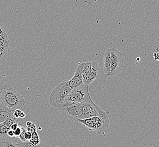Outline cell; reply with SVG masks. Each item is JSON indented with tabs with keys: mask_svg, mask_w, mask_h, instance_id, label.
I'll use <instances>...</instances> for the list:
<instances>
[{
	"mask_svg": "<svg viewBox=\"0 0 159 147\" xmlns=\"http://www.w3.org/2000/svg\"><path fill=\"white\" fill-rule=\"evenodd\" d=\"M89 86L87 84H83L71 90L64 100L61 108L86 102H93L89 94Z\"/></svg>",
	"mask_w": 159,
	"mask_h": 147,
	"instance_id": "1",
	"label": "cell"
},
{
	"mask_svg": "<svg viewBox=\"0 0 159 147\" xmlns=\"http://www.w3.org/2000/svg\"><path fill=\"white\" fill-rule=\"evenodd\" d=\"M1 100L2 102H3L10 109H22L23 110H29L26 106V101L22 95L11 86L3 90Z\"/></svg>",
	"mask_w": 159,
	"mask_h": 147,
	"instance_id": "2",
	"label": "cell"
},
{
	"mask_svg": "<svg viewBox=\"0 0 159 147\" xmlns=\"http://www.w3.org/2000/svg\"><path fill=\"white\" fill-rule=\"evenodd\" d=\"M72 90L69 86L67 81L60 83L51 92L49 104L54 108L60 109L64 100Z\"/></svg>",
	"mask_w": 159,
	"mask_h": 147,
	"instance_id": "3",
	"label": "cell"
},
{
	"mask_svg": "<svg viewBox=\"0 0 159 147\" xmlns=\"http://www.w3.org/2000/svg\"><path fill=\"white\" fill-rule=\"evenodd\" d=\"M94 124V131L99 134L105 135L111 131L109 112L102 110L99 116L91 118Z\"/></svg>",
	"mask_w": 159,
	"mask_h": 147,
	"instance_id": "4",
	"label": "cell"
},
{
	"mask_svg": "<svg viewBox=\"0 0 159 147\" xmlns=\"http://www.w3.org/2000/svg\"><path fill=\"white\" fill-rule=\"evenodd\" d=\"M111 66L108 77H113L119 73L124 66V56L121 51H118L115 47L111 48Z\"/></svg>",
	"mask_w": 159,
	"mask_h": 147,
	"instance_id": "5",
	"label": "cell"
},
{
	"mask_svg": "<svg viewBox=\"0 0 159 147\" xmlns=\"http://www.w3.org/2000/svg\"><path fill=\"white\" fill-rule=\"evenodd\" d=\"M61 113L66 119H71L76 121L82 114L80 104L64 106L60 108Z\"/></svg>",
	"mask_w": 159,
	"mask_h": 147,
	"instance_id": "6",
	"label": "cell"
},
{
	"mask_svg": "<svg viewBox=\"0 0 159 147\" xmlns=\"http://www.w3.org/2000/svg\"><path fill=\"white\" fill-rule=\"evenodd\" d=\"M84 64L85 62L79 63L76 67V70L75 71L73 77L70 80L67 81L68 84L71 89H74L84 84L82 76V73L84 66Z\"/></svg>",
	"mask_w": 159,
	"mask_h": 147,
	"instance_id": "7",
	"label": "cell"
},
{
	"mask_svg": "<svg viewBox=\"0 0 159 147\" xmlns=\"http://www.w3.org/2000/svg\"><path fill=\"white\" fill-rule=\"evenodd\" d=\"M100 69L99 65L96 61H91V66L90 67L89 74L88 79L86 82V84L89 86L91 83H92L94 80L98 79L100 76Z\"/></svg>",
	"mask_w": 159,
	"mask_h": 147,
	"instance_id": "8",
	"label": "cell"
},
{
	"mask_svg": "<svg viewBox=\"0 0 159 147\" xmlns=\"http://www.w3.org/2000/svg\"><path fill=\"white\" fill-rule=\"evenodd\" d=\"M111 48H109L106 50L103 58V68L106 77H108L111 70Z\"/></svg>",
	"mask_w": 159,
	"mask_h": 147,
	"instance_id": "9",
	"label": "cell"
},
{
	"mask_svg": "<svg viewBox=\"0 0 159 147\" xmlns=\"http://www.w3.org/2000/svg\"><path fill=\"white\" fill-rule=\"evenodd\" d=\"M9 40L4 45L0 47V65L4 64L9 52Z\"/></svg>",
	"mask_w": 159,
	"mask_h": 147,
	"instance_id": "10",
	"label": "cell"
},
{
	"mask_svg": "<svg viewBox=\"0 0 159 147\" xmlns=\"http://www.w3.org/2000/svg\"><path fill=\"white\" fill-rule=\"evenodd\" d=\"M80 105H81V110H82L81 115L86 114L87 112L91 111L92 109H96L99 106L93 101L92 102H86V103L80 104Z\"/></svg>",
	"mask_w": 159,
	"mask_h": 147,
	"instance_id": "11",
	"label": "cell"
},
{
	"mask_svg": "<svg viewBox=\"0 0 159 147\" xmlns=\"http://www.w3.org/2000/svg\"><path fill=\"white\" fill-rule=\"evenodd\" d=\"M76 121L89 128V131H94L95 126L91 118L77 119Z\"/></svg>",
	"mask_w": 159,
	"mask_h": 147,
	"instance_id": "12",
	"label": "cell"
},
{
	"mask_svg": "<svg viewBox=\"0 0 159 147\" xmlns=\"http://www.w3.org/2000/svg\"><path fill=\"white\" fill-rule=\"evenodd\" d=\"M30 143H31L32 144L35 145H39L40 143V139L39 138L38 132L36 131L33 132L32 133V138L29 140Z\"/></svg>",
	"mask_w": 159,
	"mask_h": 147,
	"instance_id": "13",
	"label": "cell"
},
{
	"mask_svg": "<svg viewBox=\"0 0 159 147\" xmlns=\"http://www.w3.org/2000/svg\"><path fill=\"white\" fill-rule=\"evenodd\" d=\"M16 145H18V147H42L40 145H35L30 143L29 140L22 141L20 139Z\"/></svg>",
	"mask_w": 159,
	"mask_h": 147,
	"instance_id": "14",
	"label": "cell"
},
{
	"mask_svg": "<svg viewBox=\"0 0 159 147\" xmlns=\"http://www.w3.org/2000/svg\"><path fill=\"white\" fill-rule=\"evenodd\" d=\"M9 130L5 126L3 123H0V138L2 139L7 138V132Z\"/></svg>",
	"mask_w": 159,
	"mask_h": 147,
	"instance_id": "15",
	"label": "cell"
},
{
	"mask_svg": "<svg viewBox=\"0 0 159 147\" xmlns=\"http://www.w3.org/2000/svg\"><path fill=\"white\" fill-rule=\"evenodd\" d=\"M2 143L3 144L4 147H18V145L14 143L13 141L10 140L9 139H2L1 141Z\"/></svg>",
	"mask_w": 159,
	"mask_h": 147,
	"instance_id": "16",
	"label": "cell"
},
{
	"mask_svg": "<svg viewBox=\"0 0 159 147\" xmlns=\"http://www.w3.org/2000/svg\"><path fill=\"white\" fill-rule=\"evenodd\" d=\"M16 119L14 118V117H11L7 119L5 122H3V124L5 125V126L7 127L8 130L10 129V127L11 125H13L14 122H16Z\"/></svg>",
	"mask_w": 159,
	"mask_h": 147,
	"instance_id": "17",
	"label": "cell"
},
{
	"mask_svg": "<svg viewBox=\"0 0 159 147\" xmlns=\"http://www.w3.org/2000/svg\"><path fill=\"white\" fill-rule=\"evenodd\" d=\"M8 41L9 38L7 32L0 34V47L4 45Z\"/></svg>",
	"mask_w": 159,
	"mask_h": 147,
	"instance_id": "18",
	"label": "cell"
},
{
	"mask_svg": "<svg viewBox=\"0 0 159 147\" xmlns=\"http://www.w3.org/2000/svg\"><path fill=\"white\" fill-rule=\"evenodd\" d=\"M25 128L27 131L31 132V133H32L33 132L36 131V126L35 125L32 123L31 122H26V125H25Z\"/></svg>",
	"mask_w": 159,
	"mask_h": 147,
	"instance_id": "19",
	"label": "cell"
},
{
	"mask_svg": "<svg viewBox=\"0 0 159 147\" xmlns=\"http://www.w3.org/2000/svg\"><path fill=\"white\" fill-rule=\"evenodd\" d=\"M10 86V85L7 83H5L3 82H0V105L2 103V100H1V96H2V92L3 90L7 89Z\"/></svg>",
	"mask_w": 159,
	"mask_h": 147,
	"instance_id": "20",
	"label": "cell"
},
{
	"mask_svg": "<svg viewBox=\"0 0 159 147\" xmlns=\"http://www.w3.org/2000/svg\"><path fill=\"white\" fill-rule=\"evenodd\" d=\"M23 127L21 126H18L16 130L14 131V133H15V137H17L18 138L19 135L21 134L22 132L23 131Z\"/></svg>",
	"mask_w": 159,
	"mask_h": 147,
	"instance_id": "21",
	"label": "cell"
},
{
	"mask_svg": "<svg viewBox=\"0 0 159 147\" xmlns=\"http://www.w3.org/2000/svg\"><path fill=\"white\" fill-rule=\"evenodd\" d=\"M32 138V133L30 131L26 130L25 134V140H30Z\"/></svg>",
	"mask_w": 159,
	"mask_h": 147,
	"instance_id": "22",
	"label": "cell"
},
{
	"mask_svg": "<svg viewBox=\"0 0 159 147\" xmlns=\"http://www.w3.org/2000/svg\"><path fill=\"white\" fill-rule=\"evenodd\" d=\"M18 126H19L18 123L16 122H14L13 125H11V127H10V130H13V131H15Z\"/></svg>",
	"mask_w": 159,
	"mask_h": 147,
	"instance_id": "23",
	"label": "cell"
},
{
	"mask_svg": "<svg viewBox=\"0 0 159 147\" xmlns=\"http://www.w3.org/2000/svg\"><path fill=\"white\" fill-rule=\"evenodd\" d=\"M7 136L9 137H15V133L14 131H13L11 130H9V131L7 132Z\"/></svg>",
	"mask_w": 159,
	"mask_h": 147,
	"instance_id": "24",
	"label": "cell"
},
{
	"mask_svg": "<svg viewBox=\"0 0 159 147\" xmlns=\"http://www.w3.org/2000/svg\"><path fill=\"white\" fill-rule=\"evenodd\" d=\"M153 57L154 59L156 61H159V52H158V53H154L153 54Z\"/></svg>",
	"mask_w": 159,
	"mask_h": 147,
	"instance_id": "25",
	"label": "cell"
},
{
	"mask_svg": "<svg viewBox=\"0 0 159 147\" xmlns=\"http://www.w3.org/2000/svg\"><path fill=\"white\" fill-rule=\"evenodd\" d=\"M5 32H7V31H6V29H5V27L0 24V34Z\"/></svg>",
	"mask_w": 159,
	"mask_h": 147,
	"instance_id": "26",
	"label": "cell"
},
{
	"mask_svg": "<svg viewBox=\"0 0 159 147\" xmlns=\"http://www.w3.org/2000/svg\"><path fill=\"white\" fill-rule=\"evenodd\" d=\"M60 147V146H58V145H57V146H56V147Z\"/></svg>",
	"mask_w": 159,
	"mask_h": 147,
	"instance_id": "27",
	"label": "cell"
}]
</instances>
